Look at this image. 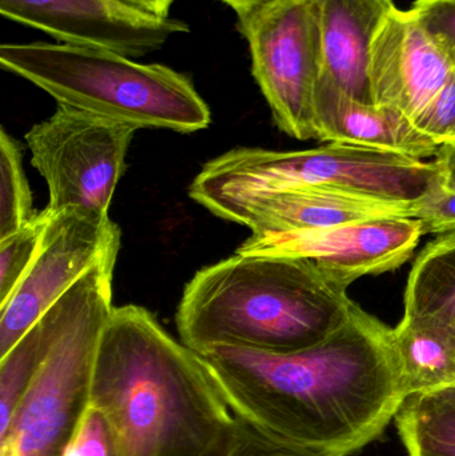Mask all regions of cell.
Listing matches in <instances>:
<instances>
[{
	"label": "cell",
	"mask_w": 455,
	"mask_h": 456,
	"mask_svg": "<svg viewBox=\"0 0 455 456\" xmlns=\"http://www.w3.org/2000/svg\"><path fill=\"white\" fill-rule=\"evenodd\" d=\"M347 289L306 257L235 252L186 284L176 327L198 354L219 346L297 353L349 321L357 305Z\"/></svg>",
	"instance_id": "3957f363"
},
{
	"label": "cell",
	"mask_w": 455,
	"mask_h": 456,
	"mask_svg": "<svg viewBox=\"0 0 455 456\" xmlns=\"http://www.w3.org/2000/svg\"><path fill=\"white\" fill-rule=\"evenodd\" d=\"M424 235L417 218H376L321 230L251 235L237 254L306 257L350 287L405 265Z\"/></svg>",
	"instance_id": "30bf717a"
},
{
	"label": "cell",
	"mask_w": 455,
	"mask_h": 456,
	"mask_svg": "<svg viewBox=\"0 0 455 456\" xmlns=\"http://www.w3.org/2000/svg\"><path fill=\"white\" fill-rule=\"evenodd\" d=\"M50 216V210L45 208L28 224L0 239V305L10 299L31 268Z\"/></svg>",
	"instance_id": "7402d4cb"
},
{
	"label": "cell",
	"mask_w": 455,
	"mask_h": 456,
	"mask_svg": "<svg viewBox=\"0 0 455 456\" xmlns=\"http://www.w3.org/2000/svg\"><path fill=\"white\" fill-rule=\"evenodd\" d=\"M23 168L20 144L0 131V239L12 235L37 216Z\"/></svg>",
	"instance_id": "ffe728a7"
},
{
	"label": "cell",
	"mask_w": 455,
	"mask_h": 456,
	"mask_svg": "<svg viewBox=\"0 0 455 456\" xmlns=\"http://www.w3.org/2000/svg\"><path fill=\"white\" fill-rule=\"evenodd\" d=\"M394 420L409 456H455V383L406 396Z\"/></svg>",
	"instance_id": "d6986e66"
},
{
	"label": "cell",
	"mask_w": 455,
	"mask_h": 456,
	"mask_svg": "<svg viewBox=\"0 0 455 456\" xmlns=\"http://www.w3.org/2000/svg\"><path fill=\"white\" fill-rule=\"evenodd\" d=\"M413 10L448 45L455 61V0H417Z\"/></svg>",
	"instance_id": "484cf974"
},
{
	"label": "cell",
	"mask_w": 455,
	"mask_h": 456,
	"mask_svg": "<svg viewBox=\"0 0 455 456\" xmlns=\"http://www.w3.org/2000/svg\"><path fill=\"white\" fill-rule=\"evenodd\" d=\"M416 218L422 224L425 233L455 232V186L443 176L435 189L419 200Z\"/></svg>",
	"instance_id": "d4e9b609"
},
{
	"label": "cell",
	"mask_w": 455,
	"mask_h": 456,
	"mask_svg": "<svg viewBox=\"0 0 455 456\" xmlns=\"http://www.w3.org/2000/svg\"><path fill=\"white\" fill-rule=\"evenodd\" d=\"M455 75L451 48L410 8L393 7L370 48L369 80L374 104L414 120Z\"/></svg>",
	"instance_id": "7c38bea8"
},
{
	"label": "cell",
	"mask_w": 455,
	"mask_h": 456,
	"mask_svg": "<svg viewBox=\"0 0 455 456\" xmlns=\"http://www.w3.org/2000/svg\"><path fill=\"white\" fill-rule=\"evenodd\" d=\"M90 406L123 456H202L234 419L202 355L136 305L114 307L102 331Z\"/></svg>",
	"instance_id": "7a4b0ae2"
},
{
	"label": "cell",
	"mask_w": 455,
	"mask_h": 456,
	"mask_svg": "<svg viewBox=\"0 0 455 456\" xmlns=\"http://www.w3.org/2000/svg\"><path fill=\"white\" fill-rule=\"evenodd\" d=\"M451 143H455V141H454V142H451Z\"/></svg>",
	"instance_id": "f546056e"
},
{
	"label": "cell",
	"mask_w": 455,
	"mask_h": 456,
	"mask_svg": "<svg viewBox=\"0 0 455 456\" xmlns=\"http://www.w3.org/2000/svg\"><path fill=\"white\" fill-rule=\"evenodd\" d=\"M10 20L34 27L66 45L138 58L159 50L190 27L130 0H0Z\"/></svg>",
	"instance_id": "8fae6325"
},
{
	"label": "cell",
	"mask_w": 455,
	"mask_h": 456,
	"mask_svg": "<svg viewBox=\"0 0 455 456\" xmlns=\"http://www.w3.org/2000/svg\"><path fill=\"white\" fill-rule=\"evenodd\" d=\"M222 2L226 3L235 12H240V11L246 10V8L251 7L256 3L264 2V0H222Z\"/></svg>",
	"instance_id": "f1b7e54d"
},
{
	"label": "cell",
	"mask_w": 455,
	"mask_h": 456,
	"mask_svg": "<svg viewBox=\"0 0 455 456\" xmlns=\"http://www.w3.org/2000/svg\"><path fill=\"white\" fill-rule=\"evenodd\" d=\"M80 279L0 358V431L4 430L77 305Z\"/></svg>",
	"instance_id": "e0dca14e"
},
{
	"label": "cell",
	"mask_w": 455,
	"mask_h": 456,
	"mask_svg": "<svg viewBox=\"0 0 455 456\" xmlns=\"http://www.w3.org/2000/svg\"><path fill=\"white\" fill-rule=\"evenodd\" d=\"M63 456H123L114 428L107 418L90 406L83 415Z\"/></svg>",
	"instance_id": "603a6c76"
},
{
	"label": "cell",
	"mask_w": 455,
	"mask_h": 456,
	"mask_svg": "<svg viewBox=\"0 0 455 456\" xmlns=\"http://www.w3.org/2000/svg\"><path fill=\"white\" fill-rule=\"evenodd\" d=\"M393 350L403 395L455 383V335L425 319L403 316L393 329Z\"/></svg>",
	"instance_id": "2e32d148"
},
{
	"label": "cell",
	"mask_w": 455,
	"mask_h": 456,
	"mask_svg": "<svg viewBox=\"0 0 455 456\" xmlns=\"http://www.w3.org/2000/svg\"><path fill=\"white\" fill-rule=\"evenodd\" d=\"M443 178L435 160L349 144L299 151L240 147L206 163L189 194L200 203L222 195L320 189L385 202L418 203Z\"/></svg>",
	"instance_id": "5b68a950"
},
{
	"label": "cell",
	"mask_w": 455,
	"mask_h": 456,
	"mask_svg": "<svg viewBox=\"0 0 455 456\" xmlns=\"http://www.w3.org/2000/svg\"><path fill=\"white\" fill-rule=\"evenodd\" d=\"M138 128L58 104L26 134L31 163L48 187L53 213L79 208L109 216Z\"/></svg>",
	"instance_id": "ba28073f"
},
{
	"label": "cell",
	"mask_w": 455,
	"mask_h": 456,
	"mask_svg": "<svg viewBox=\"0 0 455 456\" xmlns=\"http://www.w3.org/2000/svg\"><path fill=\"white\" fill-rule=\"evenodd\" d=\"M28 273L0 305V358L98 262L120 247V228L104 214L53 213Z\"/></svg>",
	"instance_id": "9c48e42d"
},
{
	"label": "cell",
	"mask_w": 455,
	"mask_h": 456,
	"mask_svg": "<svg viewBox=\"0 0 455 456\" xmlns=\"http://www.w3.org/2000/svg\"><path fill=\"white\" fill-rule=\"evenodd\" d=\"M435 162L443 168L445 181L455 186V143L441 144Z\"/></svg>",
	"instance_id": "4316f807"
},
{
	"label": "cell",
	"mask_w": 455,
	"mask_h": 456,
	"mask_svg": "<svg viewBox=\"0 0 455 456\" xmlns=\"http://www.w3.org/2000/svg\"><path fill=\"white\" fill-rule=\"evenodd\" d=\"M200 355L235 415L342 456L378 438L405 399L393 329L358 305L330 337L297 353L219 346Z\"/></svg>",
	"instance_id": "6da1fadb"
},
{
	"label": "cell",
	"mask_w": 455,
	"mask_h": 456,
	"mask_svg": "<svg viewBox=\"0 0 455 456\" xmlns=\"http://www.w3.org/2000/svg\"><path fill=\"white\" fill-rule=\"evenodd\" d=\"M315 139L425 160L438 146L413 120L392 107L363 103L320 75L314 94Z\"/></svg>",
	"instance_id": "5bb4252c"
},
{
	"label": "cell",
	"mask_w": 455,
	"mask_h": 456,
	"mask_svg": "<svg viewBox=\"0 0 455 456\" xmlns=\"http://www.w3.org/2000/svg\"><path fill=\"white\" fill-rule=\"evenodd\" d=\"M321 37V75L342 91L374 104L369 80L371 43L394 7L393 0H315Z\"/></svg>",
	"instance_id": "9a60e30c"
},
{
	"label": "cell",
	"mask_w": 455,
	"mask_h": 456,
	"mask_svg": "<svg viewBox=\"0 0 455 456\" xmlns=\"http://www.w3.org/2000/svg\"><path fill=\"white\" fill-rule=\"evenodd\" d=\"M202 456H342L280 438L234 414L221 438Z\"/></svg>",
	"instance_id": "44dd1931"
},
{
	"label": "cell",
	"mask_w": 455,
	"mask_h": 456,
	"mask_svg": "<svg viewBox=\"0 0 455 456\" xmlns=\"http://www.w3.org/2000/svg\"><path fill=\"white\" fill-rule=\"evenodd\" d=\"M0 66L58 104L127 123L190 134L211 123L210 107L186 75L112 51L66 43H4Z\"/></svg>",
	"instance_id": "277c9868"
},
{
	"label": "cell",
	"mask_w": 455,
	"mask_h": 456,
	"mask_svg": "<svg viewBox=\"0 0 455 456\" xmlns=\"http://www.w3.org/2000/svg\"><path fill=\"white\" fill-rule=\"evenodd\" d=\"M414 125L438 146L455 141V75L414 120Z\"/></svg>",
	"instance_id": "cb8c5ba5"
},
{
	"label": "cell",
	"mask_w": 455,
	"mask_h": 456,
	"mask_svg": "<svg viewBox=\"0 0 455 456\" xmlns=\"http://www.w3.org/2000/svg\"><path fill=\"white\" fill-rule=\"evenodd\" d=\"M251 235L299 232L376 218H416L418 203L385 202L320 189L222 195L199 203Z\"/></svg>",
	"instance_id": "4fadbf2b"
},
{
	"label": "cell",
	"mask_w": 455,
	"mask_h": 456,
	"mask_svg": "<svg viewBox=\"0 0 455 456\" xmlns=\"http://www.w3.org/2000/svg\"><path fill=\"white\" fill-rule=\"evenodd\" d=\"M134 4L150 11V12L158 13V15L168 16L171 5L174 0H130Z\"/></svg>",
	"instance_id": "83f0119b"
},
{
	"label": "cell",
	"mask_w": 455,
	"mask_h": 456,
	"mask_svg": "<svg viewBox=\"0 0 455 456\" xmlns=\"http://www.w3.org/2000/svg\"><path fill=\"white\" fill-rule=\"evenodd\" d=\"M119 248L107 252L80 278L74 310L0 431V456H63L90 407L96 350L114 310L112 279Z\"/></svg>",
	"instance_id": "8992f818"
},
{
	"label": "cell",
	"mask_w": 455,
	"mask_h": 456,
	"mask_svg": "<svg viewBox=\"0 0 455 456\" xmlns=\"http://www.w3.org/2000/svg\"><path fill=\"white\" fill-rule=\"evenodd\" d=\"M253 75L280 131L315 139L314 94L321 75L315 0H264L237 12Z\"/></svg>",
	"instance_id": "52a82bcc"
},
{
	"label": "cell",
	"mask_w": 455,
	"mask_h": 456,
	"mask_svg": "<svg viewBox=\"0 0 455 456\" xmlns=\"http://www.w3.org/2000/svg\"><path fill=\"white\" fill-rule=\"evenodd\" d=\"M406 318L435 322L455 335V232L419 252L405 289Z\"/></svg>",
	"instance_id": "ac0fdd59"
}]
</instances>
